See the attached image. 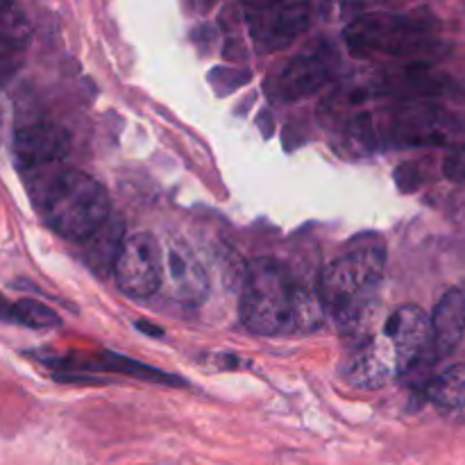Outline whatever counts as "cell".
Wrapping results in <instances>:
<instances>
[{
	"label": "cell",
	"instance_id": "cell-10",
	"mask_svg": "<svg viewBox=\"0 0 465 465\" xmlns=\"http://www.w3.org/2000/svg\"><path fill=\"white\" fill-rule=\"evenodd\" d=\"M381 331L393 343L404 375L416 371L418 363L430 357V354L436 357L431 318L422 309L413 307V304L400 307L398 312L391 313Z\"/></svg>",
	"mask_w": 465,
	"mask_h": 465
},
{
	"label": "cell",
	"instance_id": "cell-16",
	"mask_svg": "<svg viewBox=\"0 0 465 465\" xmlns=\"http://www.w3.org/2000/svg\"><path fill=\"white\" fill-rule=\"evenodd\" d=\"M386 3H393V0H330L336 16H350V21L361 16V14L375 12L377 7Z\"/></svg>",
	"mask_w": 465,
	"mask_h": 465
},
{
	"label": "cell",
	"instance_id": "cell-7",
	"mask_svg": "<svg viewBox=\"0 0 465 465\" xmlns=\"http://www.w3.org/2000/svg\"><path fill=\"white\" fill-rule=\"evenodd\" d=\"M250 32L263 50H282L293 44L312 23L309 0L245 3Z\"/></svg>",
	"mask_w": 465,
	"mask_h": 465
},
{
	"label": "cell",
	"instance_id": "cell-11",
	"mask_svg": "<svg viewBox=\"0 0 465 465\" xmlns=\"http://www.w3.org/2000/svg\"><path fill=\"white\" fill-rule=\"evenodd\" d=\"M68 150H71V134L57 123H27L14 132V154L21 171L62 162Z\"/></svg>",
	"mask_w": 465,
	"mask_h": 465
},
{
	"label": "cell",
	"instance_id": "cell-15",
	"mask_svg": "<svg viewBox=\"0 0 465 465\" xmlns=\"http://www.w3.org/2000/svg\"><path fill=\"white\" fill-rule=\"evenodd\" d=\"M5 316L9 321L18 322V325L32 327V330H45V327H57L59 316L45 304L36 302V300H18V302L9 304Z\"/></svg>",
	"mask_w": 465,
	"mask_h": 465
},
{
	"label": "cell",
	"instance_id": "cell-2",
	"mask_svg": "<svg viewBox=\"0 0 465 465\" xmlns=\"http://www.w3.org/2000/svg\"><path fill=\"white\" fill-rule=\"evenodd\" d=\"M32 207L41 221L71 241H86L107 223L109 195L89 173L62 163L23 171Z\"/></svg>",
	"mask_w": 465,
	"mask_h": 465
},
{
	"label": "cell",
	"instance_id": "cell-8",
	"mask_svg": "<svg viewBox=\"0 0 465 465\" xmlns=\"http://www.w3.org/2000/svg\"><path fill=\"white\" fill-rule=\"evenodd\" d=\"M163 245L162 291L182 304H200L209 293V275L195 250L182 236L168 234Z\"/></svg>",
	"mask_w": 465,
	"mask_h": 465
},
{
	"label": "cell",
	"instance_id": "cell-4",
	"mask_svg": "<svg viewBox=\"0 0 465 465\" xmlns=\"http://www.w3.org/2000/svg\"><path fill=\"white\" fill-rule=\"evenodd\" d=\"M384 282V250H350L322 272L321 298L325 312L343 334H354L375 312Z\"/></svg>",
	"mask_w": 465,
	"mask_h": 465
},
{
	"label": "cell",
	"instance_id": "cell-5",
	"mask_svg": "<svg viewBox=\"0 0 465 465\" xmlns=\"http://www.w3.org/2000/svg\"><path fill=\"white\" fill-rule=\"evenodd\" d=\"M114 280L130 298H150L162 291L163 245L153 232L125 236L114 262Z\"/></svg>",
	"mask_w": 465,
	"mask_h": 465
},
{
	"label": "cell",
	"instance_id": "cell-1",
	"mask_svg": "<svg viewBox=\"0 0 465 465\" xmlns=\"http://www.w3.org/2000/svg\"><path fill=\"white\" fill-rule=\"evenodd\" d=\"M325 302L277 259H254L245 271L241 321L252 334L289 336L321 325Z\"/></svg>",
	"mask_w": 465,
	"mask_h": 465
},
{
	"label": "cell",
	"instance_id": "cell-3",
	"mask_svg": "<svg viewBox=\"0 0 465 465\" xmlns=\"http://www.w3.org/2000/svg\"><path fill=\"white\" fill-rule=\"evenodd\" d=\"M345 44L354 57L361 59H431L448 50L440 39L439 18L430 9L361 14L345 27Z\"/></svg>",
	"mask_w": 465,
	"mask_h": 465
},
{
	"label": "cell",
	"instance_id": "cell-13",
	"mask_svg": "<svg viewBox=\"0 0 465 465\" xmlns=\"http://www.w3.org/2000/svg\"><path fill=\"white\" fill-rule=\"evenodd\" d=\"M425 395L436 407L452 413H465V366L445 368L443 372L430 380Z\"/></svg>",
	"mask_w": 465,
	"mask_h": 465
},
{
	"label": "cell",
	"instance_id": "cell-17",
	"mask_svg": "<svg viewBox=\"0 0 465 465\" xmlns=\"http://www.w3.org/2000/svg\"><path fill=\"white\" fill-rule=\"evenodd\" d=\"M136 327H139L141 331H148V334H153V336H163V331H162V330H157V327L148 325V322H145V321H139V322H136Z\"/></svg>",
	"mask_w": 465,
	"mask_h": 465
},
{
	"label": "cell",
	"instance_id": "cell-9",
	"mask_svg": "<svg viewBox=\"0 0 465 465\" xmlns=\"http://www.w3.org/2000/svg\"><path fill=\"white\" fill-rule=\"evenodd\" d=\"M341 375L354 389L375 391L398 377H404V372L389 336L384 331H377V334L363 339L345 357Z\"/></svg>",
	"mask_w": 465,
	"mask_h": 465
},
{
	"label": "cell",
	"instance_id": "cell-14",
	"mask_svg": "<svg viewBox=\"0 0 465 465\" xmlns=\"http://www.w3.org/2000/svg\"><path fill=\"white\" fill-rule=\"evenodd\" d=\"M30 39V23L25 14L14 0L3 3V32H0V45H3V59L9 64V57L23 53Z\"/></svg>",
	"mask_w": 465,
	"mask_h": 465
},
{
	"label": "cell",
	"instance_id": "cell-12",
	"mask_svg": "<svg viewBox=\"0 0 465 465\" xmlns=\"http://www.w3.org/2000/svg\"><path fill=\"white\" fill-rule=\"evenodd\" d=\"M436 357L454 352L465 336V289H452L439 300L431 313Z\"/></svg>",
	"mask_w": 465,
	"mask_h": 465
},
{
	"label": "cell",
	"instance_id": "cell-6",
	"mask_svg": "<svg viewBox=\"0 0 465 465\" xmlns=\"http://www.w3.org/2000/svg\"><path fill=\"white\" fill-rule=\"evenodd\" d=\"M339 64V53L330 44L318 41V44L307 45L289 62H284V66L272 80V94L284 103L309 98L336 75Z\"/></svg>",
	"mask_w": 465,
	"mask_h": 465
}]
</instances>
